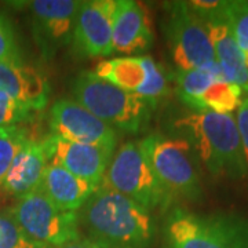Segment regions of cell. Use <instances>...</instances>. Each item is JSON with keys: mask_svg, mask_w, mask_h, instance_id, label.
Segmentation results:
<instances>
[{"mask_svg": "<svg viewBox=\"0 0 248 248\" xmlns=\"http://www.w3.org/2000/svg\"><path fill=\"white\" fill-rule=\"evenodd\" d=\"M78 218L86 239L105 248H152L159 231L151 210L104 184L81 205Z\"/></svg>", "mask_w": 248, "mask_h": 248, "instance_id": "obj_1", "label": "cell"}, {"mask_svg": "<svg viewBox=\"0 0 248 248\" xmlns=\"http://www.w3.org/2000/svg\"><path fill=\"white\" fill-rule=\"evenodd\" d=\"M175 128L184 134L193 155L213 177L241 179L247 175L246 152L232 115L193 112L178 119Z\"/></svg>", "mask_w": 248, "mask_h": 248, "instance_id": "obj_2", "label": "cell"}, {"mask_svg": "<svg viewBox=\"0 0 248 248\" xmlns=\"http://www.w3.org/2000/svg\"><path fill=\"white\" fill-rule=\"evenodd\" d=\"M161 248H248V217L175 207L163 222Z\"/></svg>", "mask_w": 248, "mask_h": 248, "instance_id": "obj_3", "label": "cell"}, {"mask_svg": "<svg viewBox=\"0 0 248 248\" xmlns=\"http://www.w3.org/2000/svg\"><path fill=\"white\" fill-rule=\"evenodd\" d=\"M73 99L113 130L137 134L148 124L155 104L119 89L94 72H81L71 86Z\"/></svg>", "mask_w": 248, "mask_h": 248, "instance_id": "obj_4", "label": "cell"}, {"mask_svg": "<svg viewBox=\"0 0 248 248\" xmlns=\"http://www.w3.org/2000/svg\"><path fill=\"white\" fill-rule=\"evenodd\" d=\"M141 143L160 185L171 202H199L203 197L202 179L193 163V152L185 138L155 133Z\"/></svg>", "mask_w": 248, "mask_h": 248, "instance_id": "obj_5", "label": "cell"}, {"mask_svg": "<svg viewBox=\"0 0 248 248\" xmlns=\"http://www.w3.org/2000/svg\"><path fill=\"white\" fill-rule=\"evenodd\" d=\"M102 184L151 211L169 208L172 203L155 175L140 142H125L120 146Z\"/></svg>", "mask_w": 248, "mask_h": 248, "instance_id": "obj_6", "label": "cell"}, {"mask_svg": "<svg viewBox=\"0 0 248 248\" xmlns=\"http://www.w3.org/2000/svg\"><path fill=\"white\" fill-rule=\"evenodd\" d=\"M164 9L163 33L178 71L197 69L217 62L207 27L187 3L171 1Z\"/></svg>", "mask_w": 248, "mask_h": 248, "instance_id": "obj_7", "label": "cell"}, {"mask_svg": "<svg viewBox=\"0 0 248 248\" xmlns=\"http://www.w3.org/2000/svg\"><path fill=\"white\" fill-rule=\"evenodd\" d=\"M21 231L46 248H57L80 239L78 211L60 208L37 189L10 210Z\"/></svg>", "mask_w": 248, "mask_h": 248, "instance_id": "obj_8", "label": "cell"}, {"mask_svg": "<svg viewBox=\"0 0 248 248\" xmlns=\"http://www.w3.org/2000/svg\"><path fill=\"white\" fill-rule=\"evenodd\" d=\"M79 0L28 1L31 27L37 48L46 60H51L61 48L71 45Z\"/></svg>", "mask_w": 248, "mask_h": 248, "instance_id": "obj_9", "label": "cell"}, {"mask_svg": "<svg viewBox=\"0 0 248 248\" xmlns=\"http://www.w3.org/2000/svg\"><path fill=\"white\" fill-rule=\"evenodd\" d=\"M48 164H60L95 187L102 185L116 148L66 141L50 134L43 138Z\"/></svg>", "mask_w": 248, "mask_h": 248, "instance_id": "obj_10", "label": "cell"}, {"mask_svg": "<svg viewBox=\"0 0 248 248\" xmlns=\"http://www.w3.org/2000/svg\"><path fill=\"white\" fill-rule=\"evenodd\" d=\"M50 128L66 141L116 148L117 134L75 99H58L50 110Z\"/></svg>", "mask_w": 248, "mask_h": 248, "instance_id": "obj_11", "label": "cell"}, {"mask_svg": "<svg viewBox=\"0 0 248 248\" xmlns=\"http://www.w3.org/2000/svg\"><path fill=\"white\" fill-rule=\"evenodd\" d=\"M116 0H89L80 3L72 48L80 57H108L113 53L112 25Z\"/></svg>", "mask_w": 248, "mask_h": 248, "instance_id": "obj_12", "label": "cell"}, {"mask_svg": "<svg viewBox=\"0 0 248 248\" xmlns=\"http://www.w3.org/2000/svg\"><path fill=\"white\" fill-rule=\"evenodd\" d=\"M226 3L221 1L217 9L204 13L202 18L207 27L213 45L215 61L221 66L226 81L239 86L243 93L248 94V71L244 63V54L240 50L226 14Z\"/></svg>", "mask_w": 248, "mask_h": 248, "instance_id": "obj_13", "label": "cell"}, {"mask_svg": "<svg viewBox=\"0 0 248 248\" xmlns=\"http://www.w3.org/2000/svg\"><path fill=\"white\" fill-rule=\"evenodd\" d=\"M153 33L143 6L134 0H116L112 25L113 53L141 54L151 50Z\"/></svg>", "mask_w": 248, "mask_h": 248, "instance_id": "obj_14", "label": "cell"}, {"mask_svg": "<svg viewBox=\"0 0 248 248\" xmlns=\"http://www.w3.org/2000/svg\"><path fill=\"white\" fill-rule=\"evenodd\" d=\"M0 91L32 110L48 105L50 86L42 72L22 62H0Z\"/></svg>", "mask_w": 248, "mask_h": 248, "instance_id": "obj_15", "label": "cell"}, {"mask_svg": "<svg viewBox=\"0 0 248 248\" xmlns=\"http://www.w3.org/2000/svg\"><path fill=\"white\" fill-rule=\"evenodd\" d=\"M47 166L48 156L43 140H29L13 160L1 187L17 199L31 195L42 185Z\"/></svg>", "mask_w": 248, "mask_h": 248, "instance_id": "obj_16", "label": "cell"}, {"mask_svg": "<svg viewBox=\"0 0 248 248\" xmlns=\"http://www.w3.org/2000/svg\"><path fill=\"white\" fill-rule=\"evenodd\" d=\"M55 205L65 211H79L97 187L73 175L60 164H48L39 187Z\"/></svg>", "mask_w": 248, "mask_h": 248, "instance_id": "obj_17", "label": "cell"}, {"mask_svg": "<svg viewBox=\"0 0 248 248\" xmlns=\"http://www.w3.org/2000/svg\"><path fill=\"white\" fill-rule=\"evenodd\" d=\"M218 80H225L218 62H213L197 69L178 71L175 73V91L178 98L186 107L199 112L202 95Z\"/></svg>", "mask_w": 248, "mask_h": 248, "instance_id": "obj_18", "label": "cell"}, {"mask_svg": "<svg viewBox=\"0 0 248 248\" xmlns=\"http://www.w3.org/2000/svg\"><path fill=\"white\" fill-rule=\"evenodd\" d=\"M95 76L128 93H135L146 78L142 57H119L99 62Z\"/></svg>", "mask_w": 248, "mask_h": 248, "instance_id": "obj_19", "label": "cell"}, {"mask_svg": "<svg viewBox=\"0 0 248 248\" xmlns=\"http://www.w3.org/2000/svg\"><path fill=\"white\" fill-rule=\"evenodd\" d=\"M243 90L226 80H218L205 90L200 98V110H211L219 115H231L241 104Z\"/></svg>", "mask_w": 248, "mask_h": 248, "instance_id": "obj_20", "label": "cell"}, {"mask_svg": "<svg viewBox=\"0 0 248 248\" xmlns=\"http://www.w3.org/2000/svg\"><path fill=\"white\" fill-rule=\"evenodd\" d=\"M142 62H143V66H145L146 78H145L143 84L133 94L149 101L155 105H157V102L161 98L169 95V76L166 75V72L161 69V66H159L151 57L142 55Z\"/></svg>", "mask_w": 248, "mask_h": 248, "instance_id": "obj_21", "label": "cell"}, {"mask_svg": "<svg viewBox=\"0 0 248 248\" xmlns=\"http://www.w3.org/2000/svg\"><path fill=\"white\" fill-rule=\"evenodd\" d=\"M31 138L28 130L22 125L0 128V187L9 172L13 160L22 148V145Z\"/></svg>", "mask_w": 248, "mask_h": 248, "instance_id": "obj_22", "label": "cell"}, {"mask_svg": "<svg viewBox=\"0 0 248 248\" xmlns=\"http://www.w3.org/2000/svg\"><path fill=\"white\" fill-rule=\"evenodd\" d=\"M0 248H46L28 237L10 211L0 214Z\"/></svg>", "mask_w": 248, "mask_h": 248, "instance_id": "obj_23", "label": "cell"}, {"mask_svg": "<svg viewBox=\"0 0 248 248\" xmlns=\"http://www.w3.org/2000/svg\"><path fill=\"white\" fill-rule=\"evenodd\" d=\"M226 14L232 32L243 53L248 51V1L234 0L226 3Z\"/></svg>", "mask_w": 248, "mask_h": 248, "instance_id": "obj_24", "label": "cell"}, {"mask_svg": "<svg viewBox=\"0 0 248 248\" xmlns=\"http://www.w3.org/2000/svg\"><path fill=\"white\" fill-rule=\"evenodd\" d=\"M35 110L0 91V128L17 127L32 120Z\"/></svg>", "mask_w": 248, "mask_h": 248, "instance_id": "obj_25", "label": "cell"}, {"mask_svg": "<svg viewBox=\"0 0 248 248\" xmlns=\"http://www.w3.org/2000/svg\"><path fill=\"white\" fill-rule=\"evenodd\" d=\"M0 62H22L14 27L9 17L0 11Z\"/></svg>", "mask_w": 248, "mask_h": 248, "instance_id": "obj_26", "label": "cell"}, {"mask_svg": "<svg viewBox=\"0 0 248 248\" xmlns=\"http://www.w3.org/2000/svg\"><path fill=\"white\" fill-rule=\"evenodd\" d=\"M237 128H239L240 137H241V142L244 146V152H246V157H247L248 164V95L241 101L239 107V112H237Z\"/></svg>", "mask_w": 248, "mask_h": 248, "instance_id": "obj_27", "label": "cell"}, {"mask_svg": "<svg viewBox=\"0 0 248 248\" xmlns=\"http://www.w3.org/2000/svg\"><path fill=\"white\" fill-rule=\"evenodd\" d=\"M57 248H105L102 247V246H99L97 243H94V241H91V240L86 239V237H80V239L75 240V241H71V243H68V244H65V246H61V247H57Z\"/></svg>", "mask_w": 248, "mask_h": 248, "instance_id": "obj_28", "label": "cell"}, {"mask_svg": "<svg viewBox=\"0 0 248 248\" xmlns=\"http://www.w3.org/2000/svg\"><path fill=\"white\" fill-rule=\"evenodd\" d=\"M244 54V63H246V68H247L248 71V51L247 53H243Z\"/></svg>", "mask_w": 248, "mask_h": 248, "instance_id": "obj_29", "label": "cell"}, {"mask_svg": "<svg viewBox=\"0 0 248 248\" xmlns=\"http://www.w3.org/2000/svg\"><path fill=\"white\" fill-rule=\"evenodd\" d=\"M247 95H248V94H247Z\"/></svg>", "mask_w": 248, "mask_h": 248, "instance_id": "obj_30", "label": "cell"}]
</instances>
